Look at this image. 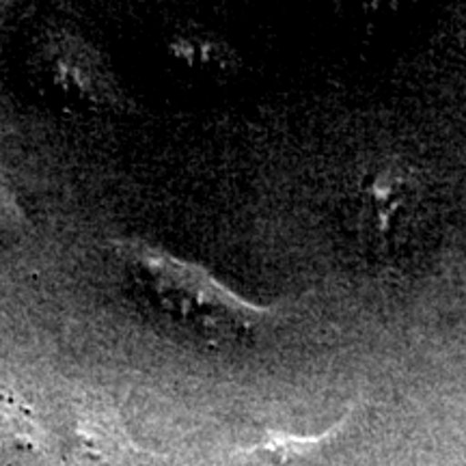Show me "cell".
Here are the masks:
<instances>
[{"instance_id":"6da1fadb","label":"cell","mask_w":466,"mask_h":466,"mask_svg":"<svg viewBox=\"0 0 466 466\" xmlns=\"http://www.w3.org/2000/svg\"><path fill=\"white\" fill-rule=\"evenodd\" d=\"M124 258L134 281L168 318L208 339H247L264 322V309L238 299L201 268L141 242L124 247Z\"/></svg>"},{"instance_id":"7a4b0ae2","label":"cell","mask_w":466,"mask_h":466,"mask_svg":"<svg viewBox=\"0 0 466 466\" xmlns=\"http://www.w3.org/2000/svg\"><path fill=\"white\" fill-rule=\"evenodd\" d=\"M341 419L329 432L319 436H291L283 432H266L255 445L236 453V466H322L326 450L343 430Z\"/></svg>"},{"instance_id":"3957f363","label":"cell","mask_w":466,"mask_h":466,"mask_svg":"<svg viewBox=\"0 0 466 466\" xmlns=\"http://www.w3.org/2000/svg\"><path fill=\"white\" fill-rule=\"evenodd\" d=\"M17 220V208L11 201L7 190L0 186V229H7V227H14Z\"/></svg>"}]
</instances>
